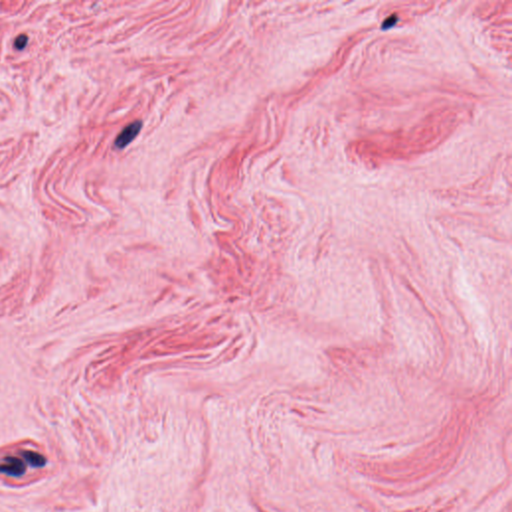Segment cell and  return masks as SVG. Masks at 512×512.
<instances>
[{"label": "cell", "instance_id": "1", "mask_svg": "<svg viewBox=\"0 0 512 512\" xmlns=\"http://www.w3.org/2000/svg\"><path fill=\"white\" fill-rule=\"evenodd\" d=\"M26 463L16 456H6L0 462V473L19 477L25 473Z\"/></svg>", "mask_w": 512, "mask_h": 512}, {"label": "cell", "instance_id": "2", "mask_svg": "<svg viewBox=\"0 0 512 512\" xmlns=\"http://www.w3.org/2000/svg\"><path fill=\"white\" fill-rule=\"evenodd\" d=\"M142 127V122L140 120H136L132 123H130L126 127L124 128L116 137L114 144L117 148L121 149L126 147L128 144L137 136V134L140 132Z\"/></svg>", "mask_w": 512, "mask_h": 512}, {"label": "cell", "instance_id": "3", "mask_svg": "<svg viewBox=\"0 0 512 512\" xmlns=\"http://www.w3.org/2000/svg\"><path fill=\"white\" fill-rule=\"evenodd\" d=\"M22 457L27 464H29L33 467H36V468L43 467L46 463V459L41 454L34 452V451H30V450L24 451L22 453Z\"/></svg>", "mask_w": 512, "mask_h": 512}, {"label": "cell", "instance_id": "4", "mask_svg": "<svg viewBox=\"0 0 512 512\" xmlns=\"http://www.w3.org/2000/svg\"><path fill=\"white\" fill-rule=\"evenodd\" d=\"M28 43V37L26 34H20L16 37L14 41V48L17 50H23Z\"/></svg>", "mask_w": 512, "mask_h": 512}, {"label": "cell", "instance_id": "5", "mask_svg": "<svg viewBox=\"0 0 512 512\" xmlns=\"http://www.w3.org/2000/svg\"><path fill=\"white\" fill-rule=\"evenodd\" d=\"M397 21H398V17L395 14L394 15H390L388 18H386L383 22H382L381 28L385 29V30L389 29V28H391V27L395 25Z\"/></svg>", "mask_w": 512, "mask_h": 512}]
</instances>
